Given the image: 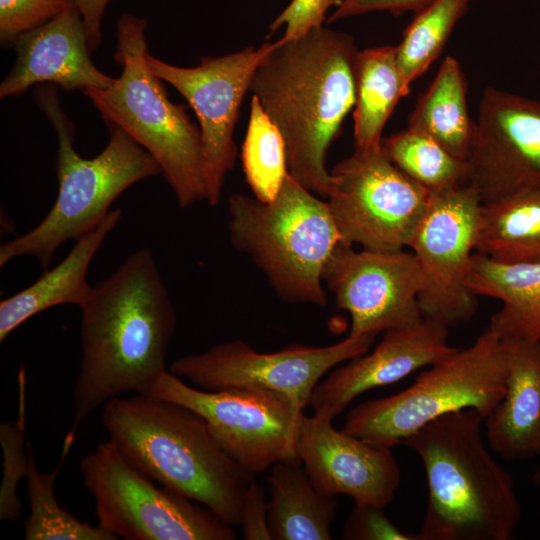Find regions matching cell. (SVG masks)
I'll return each mask as SVG.
<instances>
[{"label":"cell","instance_id":"1","mask_svg":"<svg viewBox=\"0 0 540 540\" xmlns=\"http://www.w3.org/2000/svg\"><path fill=\"white\" fill-rule=\"evenodd\" d=\"M81 309V364L73 390L76 431L100 405L133 391L148 395L166 370L176 313L150 250L139 249L93 286Z\"/></svg>","mask_w":540,"mask_h":540},{"label":"cell","instance_id":"2","mask_svg":"<svg viewBox=\"0 0 540 540\" xmlns=\"http://www.w3.org/2000/svg\"><path fill=\"white\" fill-rule=\"evenodd\" d=\"M354 39L324 25L292 40L276 41L250 86L280 131L289 175L321 198L333 176L327 151L356 99Z\"/></svg>","mask_w":540,"mask_h":540},{"label":"cell","instance_id":"3","mask_svg":"<svg viewBox=\"0 0 540 540\" xmlns=\"http://www.w3.org/2000/svg\"><path fill=\"white\" fill-rule=\"evenodd\" d=\"M101 422L138 470L206 506L226 524H240L243 496L254 475L225 451L197 412L137 394L106 402Z\"/></svg>","mask_w":540,"mask_h":540},{"label":"cell","instance_id":"4","mask_svg":"<svg viewBox=\"0 0 540 540\" xmlns=\"http://www.w3.org/2000/svg\"><path fill=\"white\" fill-rule=\"evenodd\" d=\"M484 417L475 409L447 413L402 444L425 469L428 502L418 540H511L522 519L511 475L487 450Z\"/></svg>","mask_w":540,"mask_h":540},{"label":"cell","instance_id":"5","mask_svg":"<svg viewBox=\"0 0 540 540\" xmlns=\"http://www.w3.org/2000/svg\"><path fill=\"white\" fill-rule=\"evenodd\" d=\"M34 96L57 134L58 194L36 227L1 245L0 266L32 256L47 270L63 243L77 240L95 227L130 186L162 171L143 147L112 124H107L110 136L103 151L91 159L81 157L74 148V125L62 108L56 86L37 85Z\"/></svg>","mask_w":540,"mask_h":540},{"label":"cell","instance_id":"6","mask_svg":"<svg viewBox=\"0 0 540 540\" xmlns=\"http://www.w3.org/2000/svg\"><path fill=\"white\" fill-rule=\"evenodd\" d=\"M146 20L123 14L117 22L115 61L121 75L106 89L84 91L107 124L119 126L158 163L178 205L206 200L202 139L183 105L170 101L148 68Z\"/></svg>","mask_w":540,"mask_h":540},{"label":"cell","instance_id":"7","mask_svg":"<svg viewBox=\"0 0 540 540\" xmlns=\"http://www.w3.org/2000/svg\"><path fill=\"white\" fill-rule=\"evenodd\" d=\"M229 240L264 273L285 302L324 307L323 270L342 238L327 200L289 174L270 202L233 194Z\"/></svg>","mask_w":540,"mask_h":540},{"label":"cell","instance_id":"8","mask_svg":"<svg viewBox=\"0 0 540 540\" xmlns=\"http://www.w3.org/2000/svg\"><path fill=\"white\" fill-rule=\"evenodd\" d=\"M506 380L505 343L487 328L470 346L428 366L408 388L351 409L342 430L392 448L450 412L475 409L485 419L504 397Z\"/></svg>","mask_w":540,"mask_h":540},{"label":"cell","instance_id":"9","mask_svg":"<svg viewBox=\"0 0 540 540\" xmlns=\"http://www.w3.org/2000/svg\"><path fill=\"white\" fill-rule=\"evenodd\" d=\"M95 501L98 525L126 540H235L232 526L206 506L155 481L133 466L109 439L80 462Z\"/></svg>","mask_w":540,"mask_h":540},{"label":"cell","instance_id":"10","mask_svg":"<svg viewBox=\"0 0 540 540\" xmlns=\"http://www.w3.org/2000/svg\"><path fill=\"white\" fill-rule=\"evenodd\" d=\"M148 395L201 415L225 451L254 476L279 461L299 459L296 436L304 412L284 395L255 388L199 390L167 370Z\"/></svg>","mask_w":540,"mask_h":540},{"label":"cell","instance_id":"11","mask_svg":"<svg viewBox=\"0 0 540 540\" xmlns=\"http://www.w3.org/2000/svg\"><path fill=\"white\" fill-rule=\"evenodd\" d=\"M331 174L327 201L343 244L408 247L430 200L427 189L397 168L380 147L355 148Z\"/></svg>","mask_w":540,"mask_h":540},{"label":"cell","instance_id":"12","mask_svg":"<svg viewBox=\"0 0 540 540\" xmlns=\"http://www.w3.org/2000/svg\"><path fill=\"white\" fill-rule=\"evenodd\" d=\"M376 336L350 335L325 347L291 345L262 353L241 340L177 358L170 372L209 390L255 388L288 397L304 410L322 376L343 361L368 351Z\"/></svg>","mask_w":540,"mask_h":540},{"label":"cell","instance_id":"13","mask_svg":"<svg viewBox=\"0 0 540 540\" xmlns=\"http://www.w3.org/2000/svg\"><path fill=\"white\" fill-rule=\"evenodd\" d=\"M482 203L469 184L431 193L408 248L424 277L419 295L423 317L449 327L475 315L476 295L468 288Z\"/></svg>","mask_w":540,"mask_h":540},{"label":"cell","instance_id":"14","mask_svg":"<svg viewBox=\"0 0 540 540\" xmlns=\"http://www.w3.org/2000/svg\"><path fill=\"white\" fill-rule=\"evenodd\" d=\"M275 42L248 46L218 57H203L195 67L166 63L149 52V70L172 85L195 112L201 132L206 201L216 206L226 174L234 168L237 148L234 129L254 73Z\"/></svg>","mask_w":540,"mask_h":540},{"label":"cell","instance_id":"15","mask_svg":"<svg viewBox=\"0 0 540 540\" xmlns=\"http://www.w3.org/2000/svg\"><path fill=\"white\" fill-rule=\"evenodd\" d=\"M322 278L337 307L350 315V335L377 336L423 318L419 295L424 277L411 250L355 251L341 243L326 262Z\"/></svg>","mask_w":540,"mask_h":540},{"label":"cell","instance_id":"16","mask_svg":"<svg viewBox=\"0 0 540 540\" xmlns=\"http://www.w3.org/2000/svg\"><path fill=\"white\" fill-rule=\"evenodd\" d=\"M466 164L467 184L481 203L540 187V100L488 87Z\"/></svg>","mask_w":540,"mask_h":540},{"label":"cell","instance_id":"17","mask_svg":"<svg viewBox=\"0 0 540 540\" xmlns=\"http://www.w3.org/2000/svg\"><path fill=\"white\" fill-rule=\"evenodd\" d=\"M332 418L301 415L296 453L314 487L324 496L385 507L401 481L391 448L364 441L332 425Z\"/></svg>","mask_w":540,"mask_h":540},{"label":"cell","instance_id":"18","mask_svg":"<svg viewBox=\"0 0 540 540\" xmlns=\"http://www.w3.org/2000/svg\"><path fill=\"white\" fill-rule=\"evenodd\" d=\"M449 328L439 319L423 317L387 330L373 352L350 359L318 383L307 406L314 414L334 419L362 393L438 362L456 349L449 345Z\"/></svg>","mask_w":540,"mask_h":540},{"label":"cell","instance_id":"19","mask_svg":"<svg viewBox=\"0 0 540 540\" xmlns=\"http://www.w3.org/2000/svg\"><path fill=\"white\" fill-rule=\"evenodd\" d=\"M16 61L0 84V98L23 94L32 85L52 84L66 92L106 89L115 78L93 63L80 11L73 3L61 14L17 37Z\"/></svg>","mask_w":540,"mask_h":540},{"label":"cell","instance_id":"20","mask_svg":"<svg viewBox=\"0 0 540 540\" xmlns=\"http://www.w3.org/2000/svg\"><path fill=\"white\" fill-rule=\"evenodd\" d=\"M505 395L484 419L490 447L508 461L540 455V341L503 339Z\"/></svg>","mask_w":540,"mask_h":540},{"label":"cell","instance_id":"21","mask_svg":"<svg viewBox=\"0 0 540 540\" xmlns=\"http://www.w3.org/2000/svg\"><path fill=\"white\" fill-rule=\"evenodd\" d=\"M122 212L111 210L91 230L75 240L68 255L31 285L0 302V341L22 323L49 308L73 304L81 308L93 286L87 281L89 266Z\"/></svg>","mask_w":540,"mask_h":540},{"label":"cell","instance_id":"22","mask_svg":"<svg viewBox=\"0 0 540 540\" xmlns=\"http://www.w3.org/2000/svg\"><path fill=\"white\" fill-rule=\"evenodd\" d=\"M468 288L500 301L488 329L501 339L540 341V263H505L475 252Z\"/></svg>","mask_w":540,"mask_h":540},{"label":"cell","instance_id":"23","mask_svg":"<svg viewBox=\"0 0 540 540\" xmlns=\"http://www.w3.org/2000/svg\"><path fill=\"white\" fill-rule=\"evenodd\" d=\"M273 540H329L336 502L311 482L300 459L284 460L266 478Z\"/></svg>","mask_w":540,"mask_h":540},{"label":"cell","instance_id":"24","mask_svg":"<svg viewBox=\"0 0 540 540\" xmlns=\"http://www.w3.org/2000/svg\"><path fill=\"white\" fill-rule=\"evenodd\" d=\"M475 252L505 263H540V187L482 203Z\"/></svg>","mask_w":540,"mask_h":540},{"label":"cell","instance_id":"25","mask_svg":"<svg viewBox=\"0 0 540 540\" xmlns=\"http://www.w3.org/2000/svg\"><path fill=\"white\" fill-rule=\"evenodd\" d=\"M355 84V148H378L387 120L400 99L407 96L397 63L396 46L359 51L355 62Z\"/></svg>","mask_w":540,"mask_h":540},{"label":"cell","instance_id":"26","mask_svg":"<svg viewBox=\"0 0 540 540\" xmlns=\"http://www.w3.org/2000/svg\"><path fill=\"white\" fill-rule=\"evenodd\" d=\"M408 128L431 137L466 161L473 129L467 106V82L459 62L447 56L434 80L417 102Z\"/></svg>","mask_w":540,"mask_h":540},{"label":"cell","instance_id":"27","mask_svg":"<svg viewBox=\"0 0 540 540\" xmlns=\"http://www.w3.org/2000/svg\"><path fill=\"white\" fill-rule=\"evenodd\" d=\"M75 436L67 433L61 458L51 472L38 469L30 441L27 443L29 463L25 476L30 514L24 524L26 540H116L115 535L98 526L82 522L57 501L54 483L65 462Z\"/></svg>","mask_w":540,"mask_h":540},{"label":"cell","instance_id":"28","mask_svg":"<svg viewBox=\"0 0 540 540\" xmlns=\"http://www.w3.org/2000/svg\"><path fill=\"white\" fill-rule=\"evenodd\" d=\"M382 153L430 193L467 184V164L424 133L411 128L382 138Z\"/></svg>","mask_w":540,"mask_h":540},{"label":"cell","instance_id":"29","mask_svg":"<svg viewBox=\"0 0 540 540\" xmlns=\"http://www.w3.org/2000/svg\"><path fill=\"white\" fill-rule=\"evenodd\" d=\"M472 0H433L415 17L396 45L397 63L406 95L440 55L456 23Z\"/></svg>","mask_w":540,"mask_h":540},{"label":"cell","instance_id":"30","mask_svg":"<svg viewBox=\"0 0 540 540\" xmlns=\"http://www.w3.org/2000/svg\"><path fill=\"white\" fill-rule=\"evenodd\" d=\"M241 160L254 197L266 203L272 201L289 174L285 144L280 131L255 96L250 102Z\"/></svg>","mask_w":540,"mask_h":540},{"label":"cell","instance_id":"31","mask_svg":"<svg viewBox=\"0 0 540 540\" xmlns=\"http://www.w3.org/2000/svg\"><path fill=\"white\" fill-rule=\"evenodd\" d=\"M24 370L19 373V409L15 421L0 424V444L3 454V471L0 485V521L14 523L22 513V502L17 489L25 478L29 454L26 453L25 439V378Z\"/></svg>","mask_w":540,"mask_h":540},{"label":"cell","instance_id":"32","mask_svg":"<svg viewBox=\"0 0 540 540\" xmlns=\"http://www.w3.org/2000/svg\"><path fill=\"white\" fill-rule=\"evenodd\" d=\"M73 0H0V43L13 46L17 37L52 20Z\"/></svg>","mask_w":540,"mask_h":540},{"label":"cell","instance_id":"33","mask_svg":"<svg viewBox=\"0 0 540 540\" xmlns=\"http://www.w3.org/2000/svg\"><path fill=\"white\" fill-rule=\"evenodd\" d=\"M343 538L350 540H418L402 531L383 512V507L355 502L346 519Z\"/></svg>","mask_w":540,"mask_h":540},{"label":"cell","instance_id":"34","mask_svg":"<svg viewBox=\"0 0 540 540\" xmlns=\"http://www.w3.org/2000/svg\"><path fill=\"white\" fill-rule=\"evenodd\" d=\"M339 0H292L269 26L274 33L285 27L283 40L296 39L310 30L324 25L325 14Z\"/></svg>","mask_w":540,"mask_h":540},{"label":"cell","instance_id":"35","mask_svg":"<svg viewBox=\"0 0 540 540\" xmlns=\"http://www.w3.org/2000/svg\"><path fill=\"white\" fill-rule=\"evenodd\" d=\"M240 525L246 540H272L268 522L266 489L254 479L243 496Z\"/></svg>","mask_w":540,"mask_h":540},{"label":"cell","instance_id":"36","mask_svg":"<svg viewBox=\"0 0 540 540\" xmlns=\"http://www.w3.org/2000/svg\"><path fill=\"white\" fill-rule=\"evenodd\" d=\"M431 1L433 0H339L326 23L377 11H387L393 14L407 11L416 13Z\"/></svg>","mask_w":540,"mask_h":540},{"label":"cell","instance_id":"37","mask_svg":"<svg viewBox=\"0 0 540 540\" xmlns=\"http://www.w3.org/2000/svg\"><path fill=\"white\" fill-rule=\"evenodd\" d=\"M81 13L87 32L90 50H96L102 42V19L110 0H73Z\"/></svg>","mask_w":540,"mask_h":540},{"label":"cell","instance_id":"38","mask_svg":"<svg viewBox=\"0 0 540 540\" xmlns=\"http://www.w3.org/2000/svg\"><path fill=\"white\" fill-rule=\"evenodd\" d=\"M531 480L534 486L540 487V467L533 472Z\"/></svg>","mask_w":540,"mask_h":540}]
</instances>
